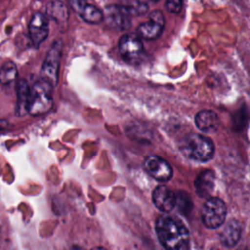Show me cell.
<instances>
[{
    "label": "cell",
    "mask_w": 250,
    "mask_h": 250,
    "mask_svg": "<svg viewBox=\"0 0 250 250\" xmlns=\"http://www.w3.org/2000/svg\"><path fill=\"white\" fill-rule=\"evenodd\" d=\"M155 231L165 250H188V230L178 219L170 215L158 217L155 223Z\"/></svg>",
    "instance_id": "1"
},
{
    "label": "cell",
    "mask_w": 250,
    "mask_h": 250,
    "mask_svg": "<svg viewBox=\"0 0 250 250\" xmlns=\"http://www.w3.org/2000/svg\"><path fill=\"white\" fill-rule=\"evenodd\" d=\"M52 90L53 86L42 79L35 82L30 88L27 113L39 115L49 111L53 106Z\"/></svg>",
    "instance_id": "2"
},
{
    "label": "cell",
    "mask_w": 250,
    "mask_h": 250,
    "mask_svg": "<svg viewBox=\"0 0 250 250\" xmlns=\"http://www.w3.org/2000/svg\"><path fill=\"white\" fill-rule=\"evenodd\" d=\"M183 151L189 158L205 162L214 154V145L211 139L201 134H190L183 142Z\"/></svg>",
    "instance_id": "3"
},
{
    "label": "cell",
    "mask_w": 250,
    "mask_h": 250,
    "mask_svg": "<svg viewBox=\"0 0 250 250\" xmlns=\"http://www.w3.org/2000/svg\"><path fill=\"white\" fill-rule=\"evenodd\" d=\"M62 51V42L61 40L54 41L46 54V58L41 67V79L48 82L53 87L58 83Z\"/></svg>",
    "instance_id": "4"
},
{
    "label": "cell",
    "mask_w": 250,
    "mask_h": 250,
    "mask_svg": "<svg viewBox=\"0 0 250 250\" xmlns=\"http://www.w3.org/2000/svg\"><path fill=\"white\" fill-rule=\"evenodd\" d=\"M227 216V206L218 197H210L202 207L201 218L204 226L208 229H218L221 227Z\"/></svg>",
    "instance_id": "5"
},
{
    "label": "cell",
    "mask_w": 250,
    "mask_h": 250,
    "mask_svg": "<svg viewBox=\"0 0 250 250\" xmlns=\"http://www.w3.org/2000/svg\"><path fill=\"white\" fill-rule=\"evenodd\" d=\"M121 57L130 63H138L144 57V45L141 38L135 33L124 34L119 40Z\"/></svg>",
    "instance_id": "6"
},
{
    "label": "cell",
    "mask_w": 250,
    "mask_h": 250,
    "mask_svg": "<svg viewBox=\"0 0 250 250\" xmlns=\"http://www.w3.org/2000/svg\"><path fill=\"white\" fill-rule=\"evenodd\" d=\"M105 21L118 30H126L131 25V13L127 6L111 4L104 8Z\"/></svg>",
    "instance_id": "7"
},
{
    "label": "cell",
    "mask_w": 250,
    "mask_h": 250,
    "mask_svg": "<svg viewBox=\"0 0 250 250\" xmlns=\"http://www.w3.org/2000/svg\"><path fill=\"white\" fill-rule=\"evenodd\" d=\"M165 25V19L161 11L155 10L146 21L141 23L137 28V35L146 40H153L160 36Z\"/></svg>",
    "instance_id": "8"
},
{
    "label": "cell",
    "mask_w": 250,
    "mask_h": 250,
    "mask_svg": "<svg viewBox=\"0 0 250 250\" xmlns=\"http://www.w3.org/2000/svg\"><path fill=\"white\" fill-rule=\"evenodd\" d=\"M145 170L153 179L159 182H167L173 176L171 165L163 158L156 155H149L144 161Z\"/></svg>",
    "instance_id": "9"
},
{
    "label": "cell",
    "mask_w": 250,
    "mask_h": 250,
    "mask_svg": "<svg viewBox=\"0 0 250 250\" xmlns=\"http://www.w3.org/2000/svg\"><path fill=\"white\" fill-rule=\"evenodd\" d=\"M28 31L35 45L42 43L49 34V24L46 16L41 12H35L29 21Z\"/></svg>",
    "instance_id": "10"
},
{
    "label": "cell",
    "mask_w": 250,
    "mask_h": 250,
    "mask_svg": "<svg viewBox=\"0 0 250 250\" xmlns=\"http://www.w3.org/2000/svg\"><path fill=\"white\" fill-rule=\"evenodd\" d=\"M152 201L157 209L168 213L176 207V193L165 186H157L152 191Z\"/></svg>",
    "instance_id": "11"
},
{
    "label": "cell",
    "mask_w": 250,
    "mask_h": 250,
    "mask_svg": "<svg viewBox=\"0 0 250 250\" xmlns=\"http://www.w3.org/2000/svg\"><path fill=\"white\" fill-rule=\"evenodd\" d=\"M71 7L80 15V17L89 23H99L104 20V14L96 6L85 1H71Z\"/></svg>",
    "instance_id": "12"
},
{
    "label": "cell",
    "mask_w": 250,
    "mask_h": 250,
    "mask_svg": "<svg viewBox=\"0 0 250 250\" xmlns=\"http://www.w3.org/2000/svg\"><path fill=\"white\" fill-rule=\"evenodd\" d=\"M194 121L196 127L204 133L215 132L220 125V120L217 113H215L213 110L208 109L199 111L195 115Z\"/></svg>",
    "instance_id": "13"
},
{
    "label": "cell",
    "mask_w": 250,
    "mask_h": 250,
    "mask_svg": "<svg viewBox=\"0 0 250 250\" xmlns=\"http://www.w3.org/2000/svg\"><path fill=\"white\" fill-rule=\"evenodd\" d=\"M241 228L236 220H230L226 224L220 233V240L226 247H233L239 241Z\"/></svg>",
    "instance_id": "14"
},
{
    "label": "cell",
    "mask_w": 250,
    "mask_h": 250,
    "mask_svg": "<svg viewBox=\"0 0 250 250\" xmlns=\"http://www.w3.org/2000/svg\"><path fill=\"white\" fill-rule=\"evenodd\" d=\"M215 176L211 170H203L194 182L195 191L200 197H207L214 188Z\"/></svg>",
    "instance_id": "15"
},
{
    "label": "cell",
    "mask_w": 250,
    "mask_h": 250,
    "mask_svg": "<svg viewBox=\"0 0 250 250\" xmlns=\"http://www.w3.org/2000/svg\"><path fill=\"white\" fill-rule=\"evenodd\" d=\"M30 87L25 80H19L17 84V104L16 114L22 116L27 113L28 101H29Z\"/></svg>",
    "instance_id": "16"
},
{
    "label": "cell",
    "mask_w": 250,
    "mask_h": 250,
    "mask_svg": "<svg viewBox=\"0 0 250 250\" xmlns=\"http://www.w3.org/2000/svg\"><path fill=\"white\" fill-rule=\"evenodd\" d=\"M46 13L51 19L56 20L58 22H61V23L66 22L68 19V10L62 2H59V1L49 2L46 5Z\"/></svg>",
    "instance_id": "17"
},
{
    "label": "cell",
    "mask_w": 250,
    "mask_h": 250,
    "mask_svg": "<svg viewBox=\"0 0 250 250\" xmlns=\"http://www.w3.org/2000/svg\"><path fill=\"white\" fill-rule=\"evenodd\" d=\"M18 77L17 66L12 62H6L0 66V83L9 84L14 82Z\"/></svg>",
    "instance_id": "18"
},
{
    "label": "cell",
    "mask_w": 250,
    "mask_h": 250,
    "mask_svg": "<svg viewBox=\"0 0 250 250\" xmlns=\"http://www.w3.org/2000/svg\"><path fill=\"white\" fill-rule=\"evenodd\" d=\"M176 206L179 207L180 211L182 213L189 212V210L192 207V204L190 200L188 198V196L182 194V195H176Z\"/></svg>",
    "instance_id": "19"
},
{
    "label": "cell",
    "mask_w": 250,
    "mask_h": 250,
    "mask_svg": "<svg viewBox=\"0 0 250 250\" xmlns=\"http://www.w3.org/2000/svg\"><path fill=\"white\" fill-rule=\"evenodd\" d=\"M131 15H142L147 11V5L143 2H133L131 6H127Z\"/></svg>",
    "instance_id": "20"
},
{
    "label": "cell",
    "mask_w": 250,
    "mask_h": 250,
    "mask_svg": "<svg viewBox=\"0 0 250 250\" xmlns=\"http://www.w3.org/2000/svg\"><path fill=\"white\" fill-rule=\"evenodd\" d=\"M166 9L173 14H177L182 10L183 7V2L182 1H178V0H174V1H167L165 3Z\"/></svg>",
    "instance_id": "21"
},
{
    "label": "cell",
    "mask_w": 250,
    "mask_h": 250,
    "mask_svg": "<svg viewBox=\"0 0 250 250\" xmlns=\"http://www.w3.org/2000/svg\"><path fill=\"white\" fill-rule=\"evenodd\" d=\"M8 121L5 119H0V130H3L8 127Z\"/></svg>",
    "instance_id": "22"
},
{
    "label": "cell",
    "mask_w": 250,
    "mask_h": 250,
    "mask_svg": "<svg viewBox=\"0 0 250 250\" xmlns=\"http://www.w3.org/2000/svg\"><path fill=\"white\" fill-rule=\"evenodd\" d=\"M70 250H84V249L81 248V247H79V246H73Z\"/></svg>",
    "instance_id": "23"
},
{
    "label": "cell",
    "mask_w": 250,
    "mask_h": 250,
    "mask_svg": "<svg viewBox=\"0 0 250 250\" xmlns=\"http://www.w3.org/2000/svg\"><path fill=\"white\" fill-rule=\"evenodd\" d=\"M91 250H106L105 248H104V247H100V246H98V247H95V248H93V249H91Z\"/></svg>",
    "instance_id": "24"
},
{
    "label": "cell",
    "mask_w": 250,
    "mask_h": 250,
    "mask_svg": "<svg viewBox=\"0 0 250 250\" xmlns=\"http://www.w3.org/2000/svg\"><path fill=\"white\" fill-rule=\"evenodd\" d=\"M239 250H248V249H245V248H242V249H239Z\"/></svg>",
    "instance_id": "25"
}]
</instances>
